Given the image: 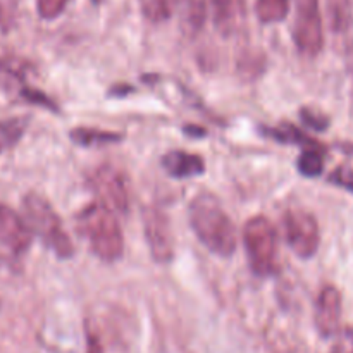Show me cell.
<instances>
[{"label":"cell","instance_id":"cell-1","mask_svg":"<svg viewBox=\"0 0 353 353\" xmlns=\"http://www.w3.org/2000/svg\"><path fill=\"white\" fill-rule=\"evenodd\" d=\"M188 221L200 243L219 257L236 252V230L223 203L210 192H200L188 205Z\"/></svg>","mask_w":353,"mask_h":353},{"label":"cell","instance_id":"cell-2","mask_svg":"<svg viewBox=\"0 0 353 353\" xmlns=\"http://www.w3.org/2000/svg\"><path fill=\"white\" fill-rule=\"evenodd\" d=\"M76 226L95 257L117 262L124 254V234L116 214L100 202H92L76 217Z\"/></svg>","mask_w":353,"mask_h":353},{"label":"cell","instance_id":"cell-3","mask_svg":"<svg viewBox=\"0 0 353 353\" xmlns=\"http://www.w3.org/2000/svg\"><path fill=\"white\" fill-rule=\"evenodd\" d=\"M23 212L31 233H37L45 247L50 248L59 259H71L74 255V245L65 233L62 221L52 203L43 195L30 192L23 199Z\"/></svg>","mask_w":353,"mask_h":353},{"label":"cell","instance_id":"cell-4","mask_svg":"<svg viewBox=\"0 0 353 353\" xmlns=\"http://www.w3.org/2000/svg\"><path fill=\"white\" fill-rule=\"evenodd\" d=\"M243 243L248 264L259 278L278 271V233L265 216H254L243 228Z\"/></svg>","mask_w":353,"mask_h":353},{"label":"cell","instance_id":"cell-5","mask_svg":"<svg viewBox=\"0 0 353 353\" xmlns=\"http://www.w3.org/2000/svg\"><path fill=\"white\" fill-rule=\"evenodd\" d=\"M283 228L288 247L296 257L309 261L319 250L321 231L314 214L302 207H292L283 216Z\"/></svg>","mask_w":353,"mask_h":353},{"label":"cell","instance_id":"cell-6","mask_svg":"<svg viewBox=\"0 0 353 353\" xmlns=\"http://www.w3.org/2000/svg\"><path fill=\"white\" fill-rule=\"evenodd\" d=\"M293 41L305 57H316L323 52L324 31L319 0H295Z\"/></svg>","mask_w":353,"mask_h":353},{"label":"cell","instance_id":"cell-7","mask_svg":"<svg viewBox=\"0 0 353 353\" xmlns=\"http://www.w3.org/2000/svg\"><path fill=\"white\" fill-rule=\"evenodd\" d=\"M97 202L105 205L114 214H126L130 209V190L126 176L114 164L99 165L88 179Z\"/></svg>","mask_w":353,"mask_h":353},{"label":"cell","instance_id":"cell-8","mask_svg":"<svg viewBox=\"0 0 353 353\" xmlns=\"http://www.w3.org/2000/svg\"><path fill=\"white\" fill-rule=\"evenodd\" d=\"M143 231L152 259L157 264H171L176 241L168 214L159 207H147L143 210Z\"/></svg>","mask_w":353,"mask_h":353},{"label":"cell","instance_id":"cell-9","mask_svg":"<svg viewBox=\"0 0 353 353\" xmlns=\"http://www.w3.org/2000/svg\"><path fill=\"white\" fill-rule=\"evenodd\" d=\"M33 234L26 221L6 203H0V245L14 255H23L30 248Z\"/></svg>","mask_w":353,"mask_h":353},{"label":"cell","instance_id":"cell-10","mask_svg":"<svg viewBox=\"0 0 353 353\" xmlns=\"http://www.w3.org/2000/svg\"><path fill=\"white\" fill-rule=\"evenodd\" d=\"M341 293L336 286L327 285L321 290L316 303V327L321 336L331 338L340 331Z\"/></svg>","mask_w":353,"mask_h":353},{"label":"cell","instance_id":"cell-11","mask_svg":"<svg viewBox=\"0 0 353 353\" xmlns=\"http://www.w3.org/2000/svg\"><path fill=\"white\" fill-rule=\"evenodd\" d=\"M161 165L171 178L190 179L205 172V161L185 150H171L162 155Z\"/></svg>","mask_w":353,"mask_h":353},{"label":"cell","instance_id":"cell-12","mask_svg":"<svg viewBox=\"0 0 353 353\" xmlns=\"http://www.w3.org/2000/svg\"><path fill=\"white\" fill-rule=\"evenodd\" d=\"M214 24L221 34L236 33L245 21V0H212Z\"/></svg>","mask_w":353,"mask_h":353},{"label":"cell","instance_id":"cell-13","mask_svg":"<svg viewBox=\"0 0 353 353\" xmlns=\"http://www.w3.org/2000/svg\"><path fill=\"white\" fill-rule=\"evenodd\" d=\"M26 88V68L23 62L0 57V95L21 99Z\"/></svg>","mask_w":353,"mask_h":353},{"label":"cell","instance_id":"cell-14","mask_svg":"<svg viewBox=\"0 0 353 353\" xmlns=\"http://www.w3.org/2000/svg\"><path fill=\"white\" fill-rule=\"evenodd\" d=\"M261 131L264 137L272 138V140H276L278 143L299 145L300 148H326L321 141H317L316 138L305 134L300 128H296L295 124L292 123H281L276 128L262 126Z\"/></svg>","mask_w":353,"mask_h":353},{"label":"cell","instance_id":"cell-15","mask_svg":"<svg viewBox=\"0 0 353 353\" xmlns=\"http://www.w3.org/2000/svg\"><path fill=\"white\" fill-rule=\"evenodd\" d=\"M69 138L78 147H103L123 141V134L116 131H103L97 128H74L69 133Z\"/></svg>","mask_w":353,"mask_h":353},{"label":"cell","instance_id":"cell-16","mask_svg":"<svg viewBox=\"0 0 353 353\" xmlns=\"http://www.w3.org/2000/svg\"><path fill=\"white\" fill-rule=\"evenodd\" d=\"M326 148H303L296 159V169L303 178H319L324 172Z\"/></svg>","mask_w":353,"mask_h":353},{"label":"cell","instance_id":"cell-17","mask_svg":"<svg viewBox=\"0 0 353 353\" xmlns=\"http://www.w3.org/2000/svg\"><path fill=\"white\" fill-rule=\"evenodd\" d=\"M290 12V0H257L255 14L262 24H276L286 19Z\"/></svg>","mask_w":353,"mask_h":353},{"label":"cell","instance_id":"cell-18","mask_svg":"<svg viewBox=\"0 0 353 353\" xmlns=\"http://www.w3.org/2000/svg\"><path fill=\"white\" fill-rule=\"evenodd\" d=\"M28 128V117H9L0 121V154L12 148L23 138Z\"/></svg>","mask_w":353,"mask_h":353},{"label":"cell","instance_id":"cell-19","mask_svg":"<svg viewBox=\"0 0 353 353\" xmlns=\"http://www.w3.org/2000/svg\"><path fill=\"white\" fill-rule=\"evenodd\" d=\"M327 12L333 31L343 33L352 24V3L350 0H327Z\"/></svg>","mask_w":353,"mask_h":353},{"label":"cell","instance_id":"cell-20","mask_svg":"<svg viewBox=\"0 0 353 353\" xmlns=\"http://www.w3.org/2000/svg\"><path fill=\"white\" fill-rule=\"evenodd\" d=\"M178 3L179 0H145L143 14L152 23H162L174 14Z\"/></svg>","mask_w":353,"mask_h":353},{"label":"cell","instance_id":"cell-21","mask_svg":"<svg viewBox=\"0 0 353 353\" xmlns=\"http://www.w3.org/2000/svg\"><path fill=\"white\" fill-rule=\"evenodd\" d=\"M299 114H300V119H302V123L305 124V126H309L310 130L317 131V133H323V131H326L331 124L330 117L324 116V114L319 112V110L312 109V107H302Z\"/></svg>","mask_w":353,"mask_h":353},{"label":"cell","instance_id":"cell-22","mask_svg":"<svg viewBox=\"0 0 353 353\" xmlns=\"http://www.w3.org/2000/svg\"><path fill=\"white\" fill-rule=\"evenodd\" d=\"M69 0H37V10L41 19L52 21L64 12Z\"/></svg>","mask_w":353,"mask_h":353},{"label":"cell","instance_id":"cell-23","mask_svg":"<svg viewBox=\"0 0 353 353\" xmlns=\"http://www.w3.org/2000/svg\"><path fill=\"white\" fill-rule=\"evenodd\" d=\"M330 183L340 186V188L347 190L353 193V169L350 168H338L330 174Z\"/></svg>","mask_w":353,"mask_h":353},{"label":"cell","instance_id":"cell-24","mask_svg":"<svg viewBox=\"0 0 353 353\" xmlns=\"http://www.w3.org/2000/svg\"><path fill=\"white\" fill-rule=\"evenodd\" d=\"M205 21V2L203 0H190L188 2V23L190 26L199 30Z\"/></svg>","mask_w":353,"mask_h":353},{"label":"cell","instance_id":"cell-25","mask_svg":"<svg viewBox=\"0 0 353 353\" xmlns=\"http://www.w3.org/2000/svg\"><path fill=\"white\" fill-rule=\"evenodd\" d=\"M331 353H353V330L348 327L343 333L338 336L336 343H334Z\"/></svg>","mask_w":353,"mask_h":353},{"label":"cell","instance_id":"cell-26","mask_svg":"<svg viewBox=\"0 0 353 353\" xmlns=\"http://www.w3.org/2000/svg\"><path fill=\"white\" fill-rule=\"evenodd\" d=\"M86 353H103L102 343H100V340L93 333L88 334V348H86Z\"/></svg>","mask_w":353,"mask_h":353},{"label":"cell","instance_id":"cell-27","mask_svg":"<svg viewBox=\"0 0 353 353\" xmlns=\"http://www.w3.org/2000/svg\"><path fill=\"white\" fill-rule=\"evenodd\" d=\"M185 133H188V137L192 133H196V137H205V131H203L202 128H195V126H186Z\"/></svg>","mask_w":353,"mask_h":353},{"label":"cell","instance_id":"cell-28","mask_svg":"<svg viewBox=\"0 0 353 353\" xmlns=\"http://www.w3.org/2000/svg\"><path fill=\"white\" fill-rule=\"evenodd\" d=\"M92 2L93 3H100V2H102V0H92Z\"/></svg>","mask_w":353,"mask_h":353}]
</instances>
